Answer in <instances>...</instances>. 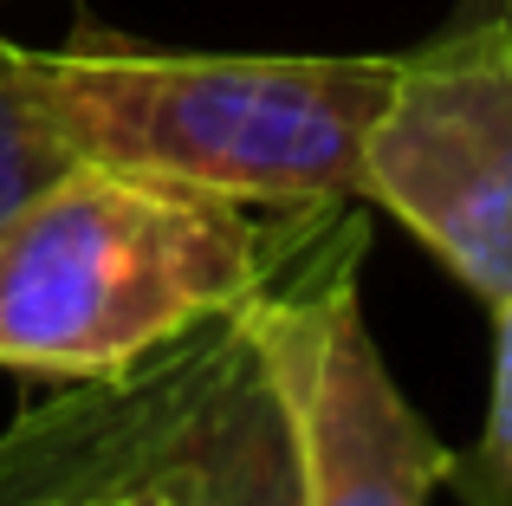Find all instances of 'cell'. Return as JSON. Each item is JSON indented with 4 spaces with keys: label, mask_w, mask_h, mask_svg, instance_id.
<instances>
[{
    "label": "cell",
    "mask_w": 512,
    "mask_h": 506,
    "mask_svg": "<svg viewBox=\"0 0 512 506\" xmlns=\"http://www.w3.org/2000/svg\"><path fill=\"white\" fill-rule=\"evenodd\" d=\"M26 65L72 163L240 208L363 202V143L396 85V52H163L91 26L26 46Z\"/></svg>",
    "instance_id": "6da1fadb"
},
{
    "label": "cell",
    "mask_w": 512,
    "mask_h": 506,
    "mask_svg": "<svg viewBox=\"0 0 512 506\" xmlns=\"http://www.w3.org/2000/svg\"><path fill=\"white\" fill-rule=\"evenodd\" d=\"M299 208L72 163L0 215V370L91 383L266 286Z\"/></svg>",
    "instance_id": "7a4b0ae2"
},
{
    "label": "cell",
    "mask_w": 512,
    "mask_h": 506,
    "mask_svg": "<svg viewBox=\"0 0 512 506\" xmlns=\"http://www.w3.org/2000/svg\"><path fill=\"white\" fill-rule=\"evenodd\" d=\"M143 481L182 506H305L286 416L240 312L117 377L52 383L0 435V506H104Z\"/></svg>",
    "instance_id": "3957f363"
},
{
    "label": "cell",
    "mask_w": 512,
    "mask_h": 506,
    "mask_svg": "<svg viewBox=\"0 0 512 506\" xmlns=\"http://www.w3.org/2000/svg\"><path fill=\"white\" fill-rule=\"evenodd\" d=\"M370 247L357 202L292 215L286 253L240 305L260 370L279 396L305 506H428L454 448L396 390L370 338L357 266Z\"/></svg>",
    "instance_id": "277c9868"
},
{
    "label": "cell",
    "mask_w": 512,
    "mask_h": 506,
    "mask_svg": "<svg viewBox=\"0 0 512 506\" xmlns=\"http://www.w3.org/2000/svg\"><path fill=\"white\" fill-rule=\"evenodd\" d=\"M363 202L389 208L487 312L512 299V26H441L396 52Z\"/></svg>",
    "instance_id": "5b68a950"
},
{
    "label": "cell",
    "mask_w": 512,
    "mask_h": 506,
    "mask_svg": "<svg viewBox=\"0 0 512 506\" xmlns=\"http://www.w3.org/2000/svg\"><path fill=\"white\" fill-rule=\"evenodd\" d=\"M59 169H72V156H65V143L52 137L46 111H39L26 46L0 39V215L20 208L33 189H46Z\"/></svg>",
    "instance_id": "8992f818"
},
{
    "label": "cell",
    "mask_w": 512,
    "mask_h": 506,
    "mask_svg": "<svg viewBox=\"0 0 512 506\" xmlns=\"http://www.w3.org/2000/svg\"><path fill=\"white\" fill-rule=\"evenodd\" d=\"M448 487L467 506H512V299L493 305V377H487V422L467 455H454Z\"/></svg>",
    "instance_id": "52a82bcc"
},
{
    "label": "cell",
    "mask_w": 512,
    "mask_h": 506,
    "mask_svg": "<svg viewBox=\"0 0 512 506\" xmlns=\"http://www.w3.org/2000/svg\"><path fill=\"white\" fill-rule=\"evenodd\" d=\"M467 26H512V0H454L448 33H467Z\"/></svg>",
    "instance_id": "ba28073f"
},
{
    "label": "cell",
    "mask_w": 512,
    "mask_h": 506,
    "mask_svg": "<svg viewBox=\"0 0 512 506\" xmlns=\"http://www.w3.org/2000/svg\"><path fill=\"white\" fill-rule=\"evenodd\" d=\"M104 506H182L169 494V487H156V481H143V487H124V494H111Z\"/></svg>",
    "instance_id": "9c48e42d"
}]
</instances>
